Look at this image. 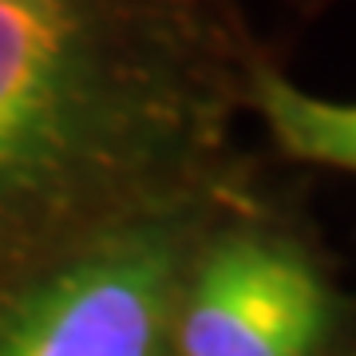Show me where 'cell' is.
<instances>
[{"instance_id": "obj_1", "label": "cell", "mask_w": 356, "mask_h": 356, "mask_svg": "<svg viewBox=\"0 0 356 356\" xmlns=\"http://www.w3.org/2000/svg\"><path fill=\"white\" fill-rule=\"evenodd\" d=\"M170 254L123 242L40 285L0 329V356H166Z\"/></svg>"}, {"instance_id": "obj_2", "label": "cell", "mask_w": 356, "mask_h": 356, "mask_svg": "<svg viewBox=\"0 0 356 356\" xmlns=\"http://www.w3.org/2000/svg\"><path fill=\"white\" fill-rule=\"evenodd\" d=\"M329 289L293 245L234 238L202 266L178 317V356H313Z\"/></svg>"}, {"instance_id": "obj_3", "label": "cell", "mask_w": 356, "mask_h": 356, "mask_svg": "<svg viewBox=\"0 0 356 356\" xmlns=\"http://www.w3.org/2000/svg\"><path fill=\"white\" fill-rule=\"evenodd\" d=\"M79 64L83 28L72 0H0V186L60 135Z\"/></svg>"}, {"instance_id": "obj_4", "label": "cell", "mask_w": 356, "mask_h": 356, "mask_svg": "<svg viewBox=\"0 0 356 356\" xmlns=\"http://www.w3.org/2000/svg\"><path fill=\"white\" fill-rule=\"evenodd\" d=\"M273 139L289 154L356 175V99H325L281 76L257 83Z\"/></svg>"}]
</instances>
